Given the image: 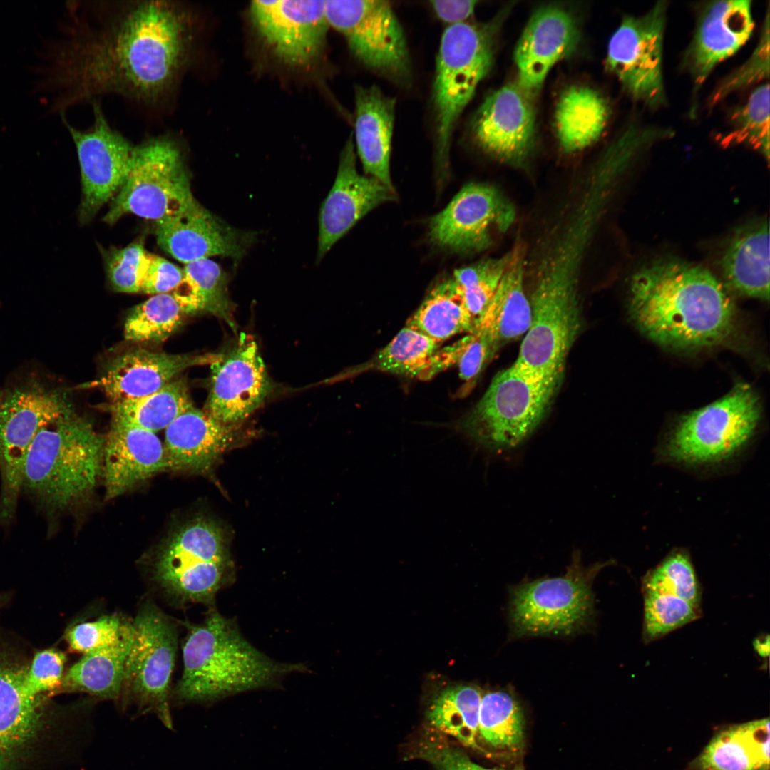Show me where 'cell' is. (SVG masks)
Returning <instances> with one entry per match:
<instances>
[{
    "mask_svg": "<svg viewBox=\"0 0 770 770\" xmlns=\"http://www.w3.org/2000/svg\"><path fill=\"white\" fill-rule=\"evenodd\" d=\"M133 635L132 621H128L115 643L83 654L71 667L63 675L58 690L85 692L103 699H118Z\"/></svg>",
    "mask_w": 770,
    "mask_h": 770,
    "instance_id": "obj_33",
    "label": "cell"
},
{
    "mask_svg": "<svg viewBox=\"0 0 770 770\" xmlns=\"http://www.w3.org/2000/svg\"><path fill=\"white\" fill-rule=\"evenodd\" d=\"M183 152L169 135L134 145L126 178L103 218L114 224L128 214L155 222L196 202Z\"/></svg>",
    "mask_w": 770,
    "mask_h": 770,
    "instance_id": "obj_8",
    "label": "cell"
},
{
    "mask_svg": "<svg viewBox=\"0 0 770 770\" xmlns=\"http://www.w3.org/2000/svg\"><path fill=\"white\" fill-rule=\"evenodd\" d=\"M329 26L345 38L365 67L401 86L411 79V63L403 28L390 4L379 0L325 1Z\"/></svg>",
    "mask_w": 770,
    "mask_h": 770,
    "instance_id": "obj_12",
    "label": "cell"
},
{
    "mask_svg": "<svg viewBox=\"0 0 770 770\" xmlns=\"http://www.w3.org/2000/svg\"><path fill=\"white\" fill-rule=\"evenodd\" d=\"M667 2L658 1L640 16H625L611 36L606 68L628 93L651 108L665 99L662 43Z\"/></svg>",
    "mask_w": 770,
    "mask_h": 770,
    "instance_id": "obj_14",
    "label": "cell"
},
{
    "mask_svg": "<svg viewBox=\"0 0 770 770\" xmlns=\"http://www.w3.org/2000/svg\"><path fill=\"white\" fill-rule=\"evenodd\" d=\"M232 570L222 529L198 516L178 526L160 545L151 576L175 601L213 606L217 592L231 582Z\"/></svg>",
    "mask_w": 770,
    "mask_h": 770,
    "instance_id": "obj_5",
    "label": "cell"
},
{
    "mask_svg": "<svg viewBox=\"0 0 770 770\" xmlns=\"http://www.w3.org/2000/svg\"><path fill=\"white\" fill-rule=\"evenodd\" d=\"M754 26L749 0L710 1L703 8L684 56L695 91L719 63L748 41Z\"/></svg>",
    "mask_w": 770,
    "mask_h": 770,
    "instance_id": "obj_23",
    "label": "cell"
},
{
    "mask_svg": "<svg viewBox=\"0 0 770 770\" xmlns=\"http://www.w3.org/2000/svg\"><path fill=\"white\" fill-rule=\"evenodd\" d=\"M579 37L576 21L568 11L553 6L537 9L515 49L518 83L535 93L553 66L574 51Z\"/></svg>",
    "mask_w": 770,
    "mask_h": 770,
    "instance_id": "obj_25",
    "label": "cell"
},
{
    "mask_svg": "<svg viewBox=\"0 0 770 770\" xmlns=\"http://www.w3.org/2000/svg\"><path fill=\"white\" fill-rule=\"evenodd\" d=\"M466 343V336L449 346L437 350L433 354L428 369L421 380L429 379L440 371L457 364L464 349Z\"/></svg>",
    "mask_w": 770,
    "mask_h": 770,
    "instance_id": "obj_53",
    "label": "cell"
},
{
    "mask_svg": "<svg viewBox=\"0 0 770 770\" xmlns=\"http://www.w3.org/2000/svg\"><path fill=\"white\" fill-rule=\"evenodd\" d=\"M132 625L121 695L140 712H154L172 729L168 698L178 647L175 624L148 601L141 605Z\"/></svg>",
    "mask_w": 770,
    "mask_h": 770,
    "instance_id": "obj_11",
    "label": "cell"
},
{
    "mask_svg": "<svg viewBox=\"0 0 770 770\" xmlns=\"http://www.w3.org/2000/svg\"><path fill=\"white\" fill-rule=\"evenodd\" d=\"M71 14L63 37L45 46L41 88L52 110L116 94L149 106L177 91L196 48L193 9L173 1L101 2Z\"/></svg>",
    "mask_w": 770,
    "mask_h": 770,
    "instance_id": "obj_1",
    "label": "cell"
},
{
    "mask_svg": "<svg viewBox=\"0 0 770 770\" xmlns=\"http://www.w3.org/2000/svg\"><path fill=\"white\" fill-rule=\"evenodd\" d=\"M204 411L219 422L239 426L273 394L275 386L250 334L241 333L210 364Z\"/></svg>",
    "mask_w": 770,
    "mask_h": 770,
    "instance_id": "obj_16",
    "label": "cell"
},
{
    "mask_svg": "<svg viewBox=\"0 0 770 770\" xmlns=\"http://www.w3.org/2000/svg\"><path fill=\"white\" fill-rule=\"evenodd\" d=\"M497 21L448 26L442 34L432 91L438 162L446 166L458 118L493 61Z\"/></svg>",
    "mask_w": 770,
    "mask_h": 770,
    "instance_id": "obj_7",
    "label": "cell"
},
{
    "mask_svg": "<svg viewBox=\"0 0 770 770\" xmlns=\"http://www.w3.org/2000/svg\"><path fill=\"white\" fill-rule=\"evenodd\" d=\"M396 199L395 190L358 173L354 145L349 138L340 155L334 184L320 209L317 261L369 212Z\"/></svg>",
    "mask_w": 770,
    "mask_h": 770,
    "instance_id": "obj_21",
    "label": "cell"
},
{
    "mask_svg": "<svg viewBox=\"0 0 770 770\" xmlns=\"http://www.w3.org/2000/svg\"><path fill=\"white\" fill-rule=\"evenodd\" d=\"M513 252V248L499 257L485 259L454 271L452 277L476 324L494 295Z\"/></svg>",
    "mask_w": 770,
    "mask_h": 770,
    "instance_id": "obj_41",
    "label": "cell"
},
{
    "mask_svg": "<svg viewBox=\"0 0 770 770\" xmlns=\"http://www.w3.org/2000/svg\"><path fill=\"white\" fill-rule=\"evenodd\" d=\"M105 440L73 411L47 425L29 450L21 491L51 513L79 505L102 476Z\"/></svg>",
    "mask_w": 770,
    "mask_h": 770,
    "instance_id": "obj_4",
    "label": "cell"
},
{
    "mask_svg": "<svg viewBox=\"0 0 770 770\" xmlns=\"http://www.w3.org/2000/svg\"><path fill=\"white\" fill-rule=\"evenodd\" d=\"M610 115L604 97L593 88L572 86L560 95L555 109L556 136L566 153L582 150L602 134Z\"/></svg>",
    "mask_w": 770,
    "mask_h": 770,
    "instance_id": "obj_32",
    "label": "cell"
},
{
    "mask_svg": "<svg viewBox=\"0 0 770 770\" xmlns=\"http://www.w3.org/2000/svg\"><path fill=\"white\" fill-rule=\"evenodd\" d=\"M769 230L765 220L737 230L721 260L727 285L739 295L769 301Z\"/></svg>",
    "mask_w": 770,
    "mask_h": 770,
    "instance_id": "obj_30",
    "label": "cell"
},
{
    "mask_svg": "<svg viewBox=\"0 0 770 770\" xmlns=\"http://www.w3.org/2000/svg\"><path fill=\"white\" fill-rule=\"evenodd\" d=\"M629 314L654 342L693 351L720 344L732 334L736 310L724 287L707 269L660 259L637 271L629 284Z\"/></svg>",
    "mask_w": 770,
    "mask_h": 770,
    "instance_id": "obj_2",
    "label": "cell"
},
{
    "mask_svg": "<svg viewBox=\"0 0 770 770\" xmlns=\"http://www.w3.org/2000/svg\"><path fill=\"white\" fill-rule=\"evenodd\" d=\"M29 663L11 645L0 644V770H16L43 722V696L29 691Z\"/></svg>",
    "mask_w": 770,
    "mask_h": 770,
    "instance_id": "obj_20",
    "label": "cell"
},
{
    "mask_svg": "<svg viewBox=\"0 0 770 770\" xmlns=\"http://www.w3.org/2000/svg\"><path fill=\"white\" fill-rule=\"evenodd\" d=\"M158 245L185 264L212 256L241 260L255 234L234 228L196 202L187 210L155 222Z\"/></svg>",
    "mask_w": 770,
    "mask_h": 770,
    "instance_id": "obj_22",
    "label": "cell"
},
{
    "mask_svg": "<svg viewBox=\"0 0 770 770\" xmlns=\"http://www.w3.org/2000/svg\"><path fill=\"white\" fill-rule=\"evenodd\" d=\"M754 646L761 656H768L769 649V642L765 644V642L757 640L754 642Z\"/></svg>",
    "mask_w": 770,
    "mask_h": 770,
    "instance_id": "obj_54",
    "label": "cell"
},
{
    "mask_svg": "<svg viewBox=\"0 0 770 770\" xmlns=\"http://www.w3.org/2000/svg\"><path fill=\"white\" fill-rule=\"evenodd\" d=\"M406 326L441 344L458 334L471 332L476 321L451 277L434 285Z\"/></svg>",
    "mask_w": 770,
    "mask_h": 770,
    "instance_id": "obj_34",
    "label": "cell"
},
{
    "mask_svg": "<svg viewBox=\"0 0 770 770\" xmlns=\"http://www.w3.org/2000/svg\"><path fill=\"white\" fill-rule=\"evenodd\" d=\"M354 133L365 173L392 190L390 155L396 99L377 86H357L354 91Z\"/></svg>",
    "mask_w": 770,
    "mask_h": 770,
    "instance_id": "obj_28",
    "label": "cell"
},
{
    "mask_svg": "<svg viewBox=\"0 0 770 770\" xmlns=\"http://www.w3.org/2000/svg\"><path fill=\"white\" fill-rule=\"evenodd\" d=\"M187 316L185 307L173 292L153 295L131 310L125 322V338L136 342H161Z\"/></svg>",
    "mask_w": 770,
    "mask_h": 770,
    "instance_id": "obj_38",
    "label": "cell"
},
{
    "mask_svg": "<svg viewBox=\"0 0 770 770\" xmlns=\"http://www.w3.org/2000/svg\"><path fill=\"white\" fill-rule=\"evenodd\" d=\"M128 622L119 615H104L73 625L66 632V640L71 650L90 653L115 643Z\"/></svg>",
    "mask_w": 770,
    "mask_h": 770,
    "instance_id": "obj_46",
    "label": "cell"
},
{
    "mask_svg": "<svg viewBox=\"0 0 770 770\" xmlns=\"http://www.w3.org/2000/svg\"><path fill=\"white\" fill-rule=\"evenodd\" d=\"M524 715L516 699L504 690L481 697L478 734L496 749H515L523 742Z\"/></svg>",
    "mask_w": 770,
    "mask_h": 770,
    "instance_id": "obj_39",
    "label": "cell"
},
{
    "mask_svg": "<svg viewBox=\"0 0 770 770\" xmlns=\"http://www.w3.org/2000/svg\"><path fill=\"white\" fill-rule=\"evenodd\" d=\"M183 278V270L170 261L154 255L150 259L140 287V292L159 294L173 291Z\"/></svg>",
    "mask_w": 770,
    "mask_h": 770,
    "instance_id": "obj_51",
    "label": "cell"
},
{
    "mask_svg": "<svg viewBox=\"0 0 770 770\" xmlns=\"http://www.w3.org/2000/svg\"><path fill=\"white\" fill-rule=\"evenodd\" d=\"M218 354H168L145 349L130 351L114 358L101 376L81 386L101 388L112 403L150 394L185 369L211 364Z\"/></svg>",
    "mask_w": 770,
    "mask_h": 770,
    "instance_id": "obj_26",
    "label": "cell"
},
{
    "mask_svg": "<svg viewBox=\"0 0 770 770\" xmlns=\"http://www.w3.org/2000/svg\"><path fill=\"white\" fill-rule=\"evenodd\" d=\"M250 14L264 43L286 65L308 66L322 51L329 26L325 1H253Z\"/></svg>",
    "mask_w": 770,
    "mask_h": 770,
    "instance_id": "obj_18",
    "label": "cell"
},
{
    "mask_svg": "<svg viewBox=\"0 0 770 770\" xmlns=\"http://www.w3.org/2000/svg\"><path fill=\"white\" fill-rule=\"evenodd\" d=\"M192 405L186 382L180 379L150 394L112 403L110 411L113 421L155 433L166 428Z\"/></svg>",
    "mask_w": 770,
    "mask_h": 770,
    "instance_id": "obj_36",
    "label": "cell"
},
{
    "mask_svg": "<svg viewBox=\"0 0 770 770\" xmlns=\"http://www.w3.org/2000/svg\"><path fill=\"white\" fill-rule=\"evenodd\" d=\"M769 718L723 726L687 770H769Z\"/></svg>",
    "mask_w": 770,
    "mask_h": 770,
    "instance_id": "obj_29",
    "label": "cell"
},
{
    "mask_svg": "<svg viewBox=\"0 0 770 770\" xmlns=\"http://www.w3.org/2000/svg\"><path fill=\"white\" fill-rule=\"evenodd\" d=\"M93 103V122L86 130L72 126L62 116L80 165L81 222L91 220L118 192L126 178L135 145L110 125L101 106L96 101Z\"/></svg>",
    "mask_w": 770,
    "mask_h": 770,
    "instance_id": "obj_17",
    "label": "cell"
},
{
    "mask_svg": "<svg viewBox=\"0 0 770 770\" xmlns=\"http://www.w3.org/2000/svg\"><path fill=\"white\" fill-rule=\"evenodd\" d=\"M8 598L6 595H0V610L6 605Z\"/></svg>",
    "mask_w": 770,
    "mask_h": 770,
    "instance_id": "obj_55",
    "label": "cell"
},
{
    "mask_svg": "<svg viewBox=\"0 0 770 770\" xmlns=\"http://www.w3.org/2000/svg\"><path fill=\"white\" fill-rule=\"evenodd\" d=\"M761 418L759 398L747 384L681 416L660 451L667 462L688 466H713L736 456L753 437Z\"/></svg>",
    "mask_w": 770,
    "mask_h": 770,
    "instance_id": "obj_6",
    "label": "cell"
},
{
    "mask_svg": "<svg viewBox=\"0 0 770 770\" xmlns=\"http://www.w3.org/2000/svg\"><path fill=\"white\" fill-rule=\"evenodd\" d=\"M72 411L62 396L40 389L16 390L0 406L1 521L10 520L16 513L25 461L35 437Z\"/></svg>",
    "mask_w": 770,
    "mask_h": 770,
    "instance_id": "obj_13",
    "label": "cell"
},
{
    "mask_svg": "<svg viewBox=\"0 0 770 770\" xmlns=\"http://www.w3.org/2000/svg\"><path fill=\"white\" fill-rule=\"evenodd\" d=\"M560 384L535 378L513 364L493 378L463 421V429L490 450L514 448L541 423Z\"/></svg>",
    "mask_w": 770,
    "mask_h": 770,
    "instance_id": "obj_9",
    "label": "cell"
},
{
    "mask_svg": "<svg viewBox=\"0 0 770 770\" xmlns=\"http://www.w3.org/2000/svg\"><path fill=\"white\" fill-rule=\"evenodd\" d=\"M531 95L518 83H508L486 96L470 125L486 153L505 163L522 165L534 145L535 115Z\"/></svg>",
    "mask_w": 770,
    "mask_h": 770,
    "instance_id": "obj_19",
    "label": "cell"
},
{
    "mask_svg": "<svg viewBox=\"0 0 770 770\" xmlns=\"http://www.w3.org/2000/svg\"><path fill=\"white\" fill-rule=\"evenodd\" d=\"M513 250L510 265L476 324L488 335L496 351L525 335L530 324L531 308L525 281V251L520 244Z\"/></svg>",
    "mask_w": 770,
    "mask_h": 770,
    "instance_id": "obj_31",
    "label": "cell"
},
{
    "mask_svg": "<svg viewBox=\"0 0 770 770\" xmlns=\"http://www.w3.org/2000/svg\"><path fill=\"white\" fill-rule=\"evenodd\" d=\"M167 469L164 446L154 432L112 421L103 457L106 500L123 495Z\"/></svg>",
    "mask_w": 770,
    "mask_h": 770,
    "instance_id": "obj_27",
    "label": "cell"
},
{
    "mask_svg": "<svg viewBox=\"0 0 770 770\" xmlns=\"http://www.w3.org/2000/svg\"><path fill=\"white\" fill-rule=\"evenodd\" d=\"M183 272V280L173 292L182 301L188 314H210L236 330L228 278L221 267L210 258H202L185 264Z\"/></svg>",
    "mask_w": 770,
    "mask_h": 770,
    "instance_id": "obj_35",
    "label": "cell"
},
{
    "mask_svg": "<svg viewBox=\"0 0 770 770\" xmlns=\"http://www.w3.org/2000/svg\"><path fill=\"white\" fill-rule=\"evenodd\" d=\"M481 691L473 685L443 689L428 709L427 720L433 729L466 746L474 747L478 731Z\"/></svg>",
    "mask_w": 770,
    "mask_h": 770,
    "instance_id": "obj_37",
    "label": "cell"
},
{
    "mask_svg": "<svg viewBox=\"0 0 770 770\" xmlns=\"http://www.w3.org/2000/svg\"><path fill=\"white\" fill-rule=\"evenodd\" d=\"M585 568L575 551L565 575L518 585L510 593V618L518 636L570 635L587 626L593 615L592 584L609 564Z\"/></svg>",
    "mask_w": 770,
    "mask_h": 770,
    "instance_id": "obj_10",
    "label": "cell"
},
{
    "mask_svg": "<svg viewBox=\"0 0 770 770\" xmlns=\"http://www.w3.org/2000/svg\"><path fill=\"white\" fill-rule=\"evenodd\" d=\"M439 344L406 326L365 364L363 370L374 369L421 379Z\"/></svg>",
    "mask_w": 770,
    "mask_h": 770,
    "instance_id": "obj_40",
    "label": "cell"
},
{
    "mask_svg": "<svg viewBox=\"0 0 770 770\" xmlns=\"http://www.w3.org/2000/svg\"><path fill=\"white\" fill-rule=\"evenodd\" d=\"M413 754L416 758L427 761L436 770H506L481 766L473 762L461 749L433 734L421 737L414 748Z\"/></svg>",
    "mask_w": 770,
    "mask_h": 770,
    "instance_id": "obj_48",
    "label": "cell"
},
{
    "mask_svg": "<svg viewBox=\"0 0 770 770\" xmlns=\"http://www.w3.org/2000/svg\"><path fill=\"white\" fill-rule=\"evenodd\" d=\"M249 435L241 425L223 424L192 405L165 428L163 446L168 469L207 473L225 451Z\"/></svg>",
    "mask_w": 770,
    "mask_h": 770,
    "instance_id": "obj_24",
    "label": "cell"
},
{
    "mask_svg": "<svg viewBox=\"0 0 770 770\" xmlns=\"http://www.w3.org/2000/svg\"><path fill=\"white\" fill-rule=\"evenodd\" d=\"M769 74V17L766 14L759 42L752 55L715 90L712 98L717 103L732 92L768 77Z\"/></svg>",
    "mask_w": 770,
    "mask_h": 770,
    "instance_id": "obj_47",
    "label": "cell"
},
{
    "mask_svg": "<svg viewBox=\"0 0 770 770\" xmlns=\"http://www.w3.org/2000/svg\"><path fill=\"white\" fill-rule=\"evenodd\" d=\"M642 590L676 595L699 607L701 587L689 553L684 548L669 552L642 580Z\"/></svg>",
    "mask_w": 770,
    "mask_h": 770,
    "instance_id": "obj_42",
    "label": "cell"
},
{
    "mask_svg": "<svg viewBox=\"0 0 770 770\" xmlns=\"http://www.w3.org/2000/svg\"><path fill=\"white\" fill-rule=\"evenodd\" d=\"M732 129L724 143H744L759 150L766 159L769 154V86L763 84L751 93L747 101L732 113Z\"/></svg>",
    "mask_w": 770,
    "mask_h": 770,
    "instance_id": "obj_44",
    "label": "cell"
},
{
    "mask_svg": "<svg viewBox=\"0 0 770 770\" xmlns=\"http://www.w3.org/2000/svg\"><path fill=\"white\" fill-rule=\"evenodd\" d=\"M150 255L146 252L142 240L110 251L106 263L113 288L120 292H140Z\"/></svg>",
    "mask_w": 770,
    "mask_h": 770,
    "instance_id": "obj_45",
    "label": "cell"
},
{
    "mask_svg": "<svg viewBox=\"0 0 770 770\" xmlns=\"http://www.w3.org/2000/svg\"><path fill=\"white\" fill-rule=\"evenodd\" d=\"M178 702H212L238 693L278 686L302 663L273 660L250 644L236 622L212 609L200 624L187 622Z\"/></svg>",
    "mask_w": 770,
    "mask_h": 770,
    "instance_id": "obj_3",
    "label": "cell"
},
{
    "mask_svg": "<svg viewBox=\"0 0 770 770\" xmlns=\"http://www.w3.org/2000/svg\"><path fill=\"white\" fill-rule=\"evenodd\" d=\"M63 652L54 648L40 650L28 664L24 682L30 692L36 696L59 689L66 663Z\"/></svg>",
    "mask_w": 770,
    "mask_h": 770,
    "instance_id": "obj_49",
    "label": "cell"
},
{
    "mask_svg": "<svg viewBox=\"0 0 770 770\" xmlns=\"http://www.w3.org/2000/svg\"><path fill=\"white\" fill-rule=\"evenodd\" d=\"M496 352L488 335L475 327L466 335V343L457 363L460 378L473 384Z\"/></svg>",
    "mask_w": 770,
    "mask_h": 770,
    "instance_id": "obj_50",
    "label": "cell"
},
{
    "mask_svg": "<svg viewBox=\"0 0 770 770\" xmlns=\"http://www.w3.org/2000/svg\"><path fill=\"white\" fill-rule=\"evenodd\" d=\"M516 218L512 202L496 188L484 183L465 185L428 223L430 240L457 253L483 252L494 233L508 230Z\"/></svg>",
    "mask_w": 770,
    "mask_h": 770,
    "instance_id": "obj_15",
    "label": "cell"
},
{
    "mask_svg": "<svg viewBox=\"0 0 770 770\" xmlns=\"http://www.w3.org/2000/svg\"><path fill=\"white\" fill-rule=\"evenodd\" d=\"M430 3L437 16L451 26L466 22L473 14L478 2L472 0H437Z\"/></svg>",
    "mask_w": 770,
    "mask_h": 770,
    "instance_id": "obj_52",
    "label": "cell"
},
{
    "mask_svg": "<svg viewBox=\"0 0 770 770\" xmlns=\"http://www.w3.org/2000/svg\"><path fill=\"white\" fill-rule=\"evenodd\" d=\"M642 638L646 644L701 616L699 607L676 595L650 590H642Z\"/></svg>",
    "mask_w": 770,
    "mask_h": 770,
    "instance_id": "obj_43",
    "label": "cell"
}]
</instances>
